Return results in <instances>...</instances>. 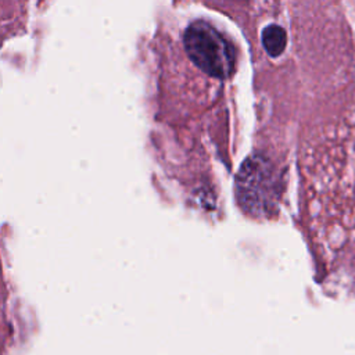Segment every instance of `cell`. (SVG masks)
<instances>
[{
	"instance_id": "1",
	"label": "cell",
	"mask_w": 355,
	"mask_h": 355,
	"mask_svg": "<svg viewBox=\"0 0 355 355\" xmlns=\"http://www.w3.org/2000/svg\"><path fill=\"white\" fill-rule=\"evenodd\" d=\"M183 44L190 60L205 73L215 78L232 75L236 64L234 47L211 24L191 22L184 31Z\"/></svg>"
},
{
	"instance_id": "3",
	"label": "cell",
	"mask_w": 355,
	"mask_h": 355,
	"mask_svg": "<svg viewBox=\"0 0 355 355\" xmlns=\"http://www.w3.org/2000/svg\"><path fill=\"white\" fill-rule=\"evenodd\" d=\"M261 40H262V44H263V49L266 50V53L270 57H277L286 49L287 35L282 26L272 24V25H268L262 31Z\"/></svg>"
},
{
	"instance_id": "2",
	"label": "cell",
	"mask_w": 355,
	"mask_h": 355,
	"mask_svg": "<svg viewBox=\"0 0 355 355\" xmlns=\"http://www.w3.org/2000/svg\"><path fill=\"white\" fill-rule=\"evenodd\" d=\"M273 165L261 155L248 157L236 176V197L240 207L252 216L266 215L276 198Z\"/></svg>"
}]
</instances>
